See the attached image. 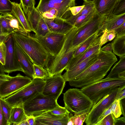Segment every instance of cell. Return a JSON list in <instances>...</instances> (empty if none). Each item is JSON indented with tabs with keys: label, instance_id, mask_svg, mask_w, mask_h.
I'll list each match as a JSON object with an SVG mask.
<instances>
[{
	"label": "cell",
	"instance_id": "obj_54",
	"mask_svg": "<svg viewBox=\"0 0 125 125\" xmlns=\"http://www.w3.org/2000/svg\"><path fill=\"white\" fill-rule=\"evenodd\" d=\"M27 116V120L29 125H35V118L33 116Z\"/></svg>",
	"mask_w": 125,
	"mask_h": 125
},
{
	"label": "cell",
	"instance_id": "obj_46",
	"mask_svg": "<svg viewBox=\"0 0 125 125\" xmlns=\"http://www.w3.org/2000/svg\"><path fill=\"white\" fill-rule=\"evenodd\" d=\"M84 6L83 4L82 5L78 6H74L71 7L70 10L72 15L75 16L77 15L83 9Z\"/></svg>",
	"mask_w": 125,
	"mask_h": 125
},
{
	"label": "cell",
	"instance_id": "obj_49",
	"mask_svg": "<svg viewBox=\"0 0 125 125\" xmlns=\"http://www.w3.org/2000/svg\"><path fill=\"white\" fill-rule=\"evenodd\" d=\"M42 17L44 19L51 20L56 18L54 15L52 14L48 11H45L41 14Z\"/></svg>",
	"mask_w": 125,
	"mask_h": 125
},
{
	"label": "cell",
	"instance_id": "obj_32",
	"mask_svg": "<svg viewBox=\"0 0 125 125\" xmlns=\"http://www.w3.org/2000/svg\"><path fill=\"white\" fill-rule=\"evenodd\" d=\"M1 108L7 121V125H11L10 118L12 107L4 99L0 98Z\"/></svg>",
	"mask_w": 125,
	"mask_h": 125
},
{
	"label": "cell",
	"instance_id": "obj_43",
	"mask_svg": "<svg viewBox=\"0 0 125 125\" xmlns=\"http://www.w3.org/2000/svg\"><path fill=\"white\" fill-rule=\"evenodd\" d=\"M6 46L4 42L0 43V62L4 65L5 64Z\"/></svg>",
	"mask_w": 125,
	"mask_h": 125
},
{
	"label": "cell",
	"instance_id": "obj_51",
	"mask_svg": "<svg viewBox=\"0 0 125 125\" xmlns=\"http://www.w3.org/2000/svg\"><path fill=\"white\" fill-rule=\"evenodd\" d=\"M114 125H125V117L116 118Z\"/></svg>",
	"mask_w": 125,
	"mask_h": 125
},
{
	"label": "cell",
	"instance_id": "obj_8",
	"mask_svg": "<svg viewBox=\"0 0 125 125\" xmlns=\"http://www.w3.org/2000/svg\"><path fill=\"white\" fill-rule=\"evenodd\" d=\"M118 88L110 94L104 96L93 105L88 114L85 121L86 125H95L100 116L106 109L111 106L116 99Z\"/></svg>",
	"mask_w": 125,
	"mask_h": 125
},
{
	"label": "cell",
	"instance_id": "obj_26",
	"mask_svg": "<svg viewBox=\"0 0 125 125\" xmlns=\"http://www.w3.org/2000/svg\"><path fill=\"white\" fill-rule=\"evenodd\" d=\"M27 117L23 106L12 107L10 118L11 125H18Z\"/></svg>",
	"mask_w": 125,
	"mask_h": 125
},
{
	"label": "cell",
	"instance_id": "obj_3",
	"mask_svg": "<svg viewBox=\"0 0 125 125\" xmlns=\"http://www.w3.org/2000/svg\"><path fill=\"white\" fill-rule=\"evenodd\" d=\"M124 85L125 79L106 77L80 90L89 97L94 105L116 88Z\"/></svg>",
	"mask_w": 125,
	"mask_h": 125
},
{
	"label": "cell",
	"instance_id": "obj_40",
	"mask_svg": "<svg viewBox=\"0 0 125 125\" xmlns=\"http://www.w3.org/2000/svg\"><path fill=\"white\" fill-rule=\"evenodd\" d=\"M88 114L74 115L72 117L73 125H82L85 121Z\"/></svg>",
	"mask_w": 125,
	"mask_h": 125
},
{
	"label": "cell",
	"instance_id": "obj_15",
	"mask_svg": "<svg viewBox=\"0 0 125 125\" xmlns=\"http://www.w3.org/2000/svg\"><path fill=\"white\" fill-rule=\"evenodd\" d=\"M77 47L71 48L56 62L48 64L44 68L47 71L50 77L62 73L73 57Z\"/></svg>",
	"mask_w": 125,
	"mask_h": 125
},
{
	"label": "cell",
	"instance_id": "obj_7",
	"mask_svg": "<svg viewBox=\"0 0 125 125\" xmlns=\"http://www.w3.org/2000/svg\"><path fill=\"white\" fill-rule=\"evenodd\" d=\"M107 16L96 12L87 22L78 29L73 39L72 48H76L86 39L100 29Z\"/></svg>",
	"mask_w": 125,
	"mask_h": 125
},
{
	"label": "cell",
	"instance_id": "obj_17",
	"mask_svg": "<svg viewBox=\"0 0 125 125\" xmlns=\"http://www.w3.org/2000/svg\"><path fill=\"white\" fill-rule=\"evenodd\" d=\"M14 46L16 57L23 70V73L33 78L34 74L33 63L27 55L14 41Z\"/></svg>",
	"mask_w": 125,
	"mask_h": 125
},
{
	"label": "cell",
	"instance_id": "obj_36",
	"mask_svg": "<svg viewBox=\"0 0 125 125\" xmlns=\"http://www.w3.org/2000/svg\"><path fill=\"white\" fill-rule=\"evenodd\" d=\"M111 113L116 118L119 117L122 114L120 100L115 99L111 107Z\"/></svg>",
	"mask_w": 125,
	"mask_h": 125
},
{
	"label": "cell",
	"instance_id": "obj_55",
	"mask_svg": "<svg viewBox=\"0 0 125 125\" xmlns=\"http://www.w3.org/2000/svg\"><path fill=\"white\" fill-rule=\"evenodd\" d=\"M10 34L0 33V43L2 42H5Z\"/></svg>",
	"mask_w": 125,
	"mask_h": 125
},
{
	"label": "cell",
	"instance_id": "obj_23",
	"mask_svg": "<svg viewBox=\"0 0 125 125\" xmlns=\"http://www.w3.org/2000/svg\"><path fill=\"white\" fill-rule=\"evenodd\" d=\"M13 7L11 14L18 21L24 29L30 32L31 29L28 23L26 15L20 3L12 2Z\"/></svg>",
	"mask_w": 125,
	"mask_h": 125
},
{
	"label": "cell",
	"instance_id": "obj_58",
	"mask_svg": "<svg viewBox=\"0 0 125 125\" xmlns=\"http://www.w3.org/2000/svg\"><path fill=\"white\" fill-rule=\"evenodd\" d=\"M95 0H83L84 2L86 3H94Z\"/></svg>",
	"mask_w": 125,
	"mask_h": 125
},
{
	"label": "cell",
	"instance_id": "obj_39",
	"mask_svg": "<svg viewBox=\"0 0 125 125\" xmlns=\"http://www.w3.org/2000/svg\"><path fill=\"white\" fill-rule=\"evenodd\" d=\"M125 13V0H120L112 14L119 15Z\"/></svg>",
	"mask_w": 125,
	"mask_h": 125
},
{
	"label": "cell",
	"instance_id": "obj_31",
	"mask_svg": "<svg viewBox=\"0 0 125 125\" xmlns=\"http://www.w3.org/2000/svg\"><path fill=\"white\" fill-rule=\"evenodd\" d=\"M34 74L33 79L39 78L44 80L50 77L47 70L42 66L33 64Z\"/></svg>",
	"mask_w": 125,
	"mask_h": 125
},
{
	"label": "cell",
	"instance_id": "obj_25",
	"mask_svg": "<svg viewBox=\"0 0 125 125\" xmlns=\"http://www.w3.org/2000/svg\"><path fill=\"white\" fill-rule=\"evenodd\" d=\"M96 12L95 10L88 14L81 15L76 18L70 16L65 20L74 27L78 28L91 19Z\"/></svg>",
	"mask_w": 125,
	"mask_h": 125
},
{
	"label": "cell",
	"instance_id": "obj_57",
	"mask_svg": "<svg viewBox=\"0 0 125 125\" xmlns=\"http://www.w3.org/2000/svg\"><path fill=\"white\" fill-rule=\"evenodd\" d=\"M18 125H29L27 122V116L26 118L20 123Z\"/></svg>",
	"mask_w": 125,
	"mask_h": 125
},
{
	"label": "cell",
	"instance_id": "obj_11",
	"mask_svg": "<svg viewBox=\"0 0 125 125\" xmlns=\"http://www.w3.org/2000/svg\"><path fill=\"white\" fill-rule=\"evenodd\" d=\"M44 80L45 83L42 93L46 96L57 101L65 84L66 81L61 73L49 77Z\"/></svg>",
	"mask_w": 125,
	"mask_h": 125
},
{
	"label": "cell",
	"instance_id": "obj_42",
	"mask_svg": "<svg viewBox=\"0 0 125 125\" xmlns=\"http://www.w3.org/2000/svg\"><path fill=\"white\" fill-rule=\"evenodd\" d=\"M20 4L24 12L29 8L34 7L35 0H20Z\"/></svg>",
	"mask_w": 125,
	"mask_h": 125
},
{
	"label": "cell",
	"instance_id": "obj_47",
	"mask_svg": "<svg viewBox=\"0 0 125 125\" xmlns=\"http://www.w3.org/2000/svg\"><path fill=\"white\" fill-rule=\"evenodd\" d=\"M109 107L106 109L101 115L99 118L97 123L95 125H97L104 118L109 114L112 113L111 109V107Z\"/></svg>",
	"mask_w": 125,
	"mask_h": 125
},
{
	"label": "cell",
	"instance_id": "obj_45",
	"mask_svg": "<svg viewBox=\"0 0 125 125\" xmlns=\"http://www.w3.org/2000/svg\"><path fill=\"white\" fill-rule=\"evenodd\" d=\"M125 98V85L118 88V91L116 99L119 100Z\"/></svg>",
	"mask_w": 125,
	"mask_h": 125
},
{
	"label": "cell",
	"instance_id": "obj_41",
	"mask_svg": "<svg viewBox=\"0 0 125 125\" xmlns=\"http://www.w3.org/2000/svg\"><path fill=\"white\" fill-rule=\"evenodd\" d=\"M116 118L111 113L106 116L97 125H114Z\"/></svg>",
	"mask_w": 125,
	"mask_h": 125
},
{
	"label": "cell",
	"instance_id": "obj_38",
	"mask_svg": "<svg viewBox=\"0 0 125 125\" xmlns=\"http://www.w3.org/2000/svg\"><path fill=\"white\" fill-rule=\"evenodd\" d=\"M50 111L52 114L59 117L65 116L69 115L70 113L65 107H62L59 105L56 108Z\"/></svg>",
	"mask_w": 125,
	"mask_h": 125
},
{
	"label": "cell",
	"instance_id": "obj_2",
	"mask_svg": "<svg viewBox=\"0 0 125 125\" xmlns=\"http://www.w3.org/2000/svg\"><path fill=\"white\" fill-rule=\"evenodd\" d=\"M15 42L23 50L33 64L45 67L52 56L35 37L14 32L11 34Z\"/></svg>",
	"mask_w": 125,
	"mask_h": 125
},
{
	"label": "cell",
	"instance_id": "obj_16",
	"mask_svg": "<svg viewBox=\"0 0 125 125\" xmlns=\"http://www.w3.org/2000/svg\"><path fill=\"white\" fill-rule=\"evenodd\" d=\"M70 117V114L64 117H59L53 115L50 111H48L35 117V125H67Z\"/></svg>",
	"mask_w": 125,
	"mask_h": 125
},
{
	"label": "cell",
	"instance_id": "obj_9",
	"mask_svg": "<svg viewBox=\"0 0 125 125\" xmlns=\"http://www.w3.org/2000/svg\"><path fill=\"white\" fill-rule=\"evenodd\" d=\"M32 80L30 77L20 73L11 77L0 85V98H4L10 96L29 83Z\"/></svg>",
	"mask_w": 125,
	"mask_h": 125
},
{
	"label": "cell",
	"instance_id": "obj_35",
	"mask_svg": "<svg viewBox=\"0 0 125 125\" xmlns=\"http://www.w3.org/2000/svg\"><path fill=\"white\" fill-rule=\"evenodd\" d=\"M83 4L84 5V6L80 12L76 15H72L71 17L76 18L81 15L88 14L96 10L94 3H89L84 2Z\"/></svg>",
	"mask_w": 125,
	"mask_h": 125
},
{
	"label": "cell",
	"instance_id": "obj_30",
	"mask_svg": "<svg viewBox=\"0 0 125 125\" xmlns=\"http://www.w3.org/2000/svg\"><path fill=\"white\" fill-rule=\"evenodd\" d=\"M47 25L42 17L38 24L35 32V37L40 39L45 36L51 32Z\"/></svg>",
	"mask_w": 125,
	"mask_h": 125
},
{
	"label": "cell",
	"instance_id": "obj_22",
	"mask_svg": "<svg viewBox=\"0 0 125 125\" xmlns=\"http://www.w3.org/2000/svg\"><path fill=\"white\" fill-rule=\"evenodd\" d=\"M99 43H96L90 47L79 57H72L65 69L66 71L88 58L96 52L99 51L101 47Z\"/></svg>",
	"mask_w": 125,
	"mask_h": 125
},
{
	"label": "cell",
	"instance_id": "obj_10",
	"mask_svg": "<svg viewBox=\"0 0 125 125\" xmlns=\"http://www.w3.org/2000/svg\"><path fill=\"white\" fill-rule=\"evenodd\" d=\"M66 35L51 32L37 40L52 57H55L62 47Z\"/></svg>",
	"mask_w": 125,
	"mask_h": 125
},
{
	"label": "cell",
	"instance_id": "obj_56",
	"mask_svg": "<svg viewBox=\"0 0 125 125\" xmlns=\"http://www.w3.org/2000/svg\"><path fill=\"white\" fill-rule=\"evenodd\" d=\"M6 74L4 71L3 65L0 62V75Z\"/></svg>",
	"mask_w": 125,
	"mask_h": 125
},
{
	"label": "cell",
	"instance_id": "obj_20",
	"mask_svg": "<svg viewBox=\"0 0 125 125\" xmlns=\"http://www.w3.org/2000/svg\"><path fill=\"white\" fill-rule=\"evenodd\" d=\"M103 32L100 29L82 43L75 49L73 57L79 56L94 44L100 43V38Z\"/></svg>",
	"mask_w": 125,
	"mask_h": 125
},
{
	"label": "cell",
	"instance_id": "obj_6",
	"mask_svg": "<svg viewBox=\"0 0 125 125\" xmlns=\"http://www.w3.org/2000/svg\"><path fill=\"white\" fill-rule=\"evenodd\" d=\"M58 105L57 101L40 93L24 103L23 107L26 116L35 117L53 109Z\"/></svg>",
	"mask_w": 125,
	"mask_h": 125
},
{
	"label": "cell",
	"instance_id": "obj_4",
	"mask_svg": "<svg viewBox=\"0 0 125 125\" xmlns=\"http://www.w3.org/2000/svg\"><path fill=\"white\" fill-rule=\"evenodd\" d=\"M65 107L74 115L88 114L93 105L89 97L80 89H68L63 94Z\"/></svg>",
	"mask_w": 125,
	"mask_h": 125
},
{
	"label": "cell",
	"instance_id": "obj_33",
	"mask_svg": "<svg viewBox=\"0 0 125 125\" xmlns=\"http://www.w3.org/2000/svg\"><path fill=\"white\" fill-rule=\"evenodd\" d=\"M13 7L10 0H0V13L3 15L11 14Z\"/></svg>",
	"mask_w": 125,
	"mask_h": 125
},
{
	"label": "cell",
	"instance_id": "obj_24",
	"mask_svg": "<svg viewBox=\"0 0 125 125\" xmlns=\"http://www.w3.org/2000/svg\"><path fill=\"white\" fill-rule=\"evenodd\" d=\"M31 29L35 32L38 24L42 17L41 14L35 7L28 8L24 12Z\"/></svg>",
	"mask_w": 125,
	"mask_h": 125
},
{
	"label": "cell",
	"instance_id": "obj_21",
	"mask_svg": "<svg viewBox=\"0 0 125 125\" xmlns=\"http://www.w3.org/2000/svg\"><path fill=\"white\" fill-rule=\"evenodd\" d=\"M125 22V13L119 15L112 14L107 16L101 28L103 31L112 30Z\"/></svg>",
	"mask_w": 125,
	"mask_h": 125
},
{
	"label": "cell",
	"instance_id": "obj_48",
	"mask_svg": "<svg viewBox=\"0 0 125 125\" xmlns=\"http://www.w3.org/2000/svg\"><path fill=\"white\" fill-rule=\"evenodd\" d=\"M0 125H7L4 114L2 110L0 102Z\"/></svg>",
	"mask_w": 125,
	"mask_h": 125
},
{
	"label": "cell",
	"instance_id": "obj_29",
	"mask_svg": "<svg viewBox=\"0 0 125 125\" xmlns=\"http://www.w3.org/2000/svg\"><path fill=\"white\" fill-rule=\"evenodd\" d=\"M119 61L112 69L106 77L117 78L120 73L125 71V56H120Z\"/></svg>",
	"mask_w": 125,
	"mask_h": 125
},
{
	"label": "cell",
	"instance_id": "obj_14",
	"mask_svg": "<svg viewBox=\"0 0 125 125\" xmlns=\"http://www.w3.org/2000/svg\"><path fill=\"white\" fill-rule=\"evenodd\" d=\"M99 51L96 52L69 70L66 71L62 75L65 81L69 82L73 80L94 62L97 59Z\"/></svg>",
	"mask_w": 125,
	"mask_h": 125
},
{
	"label": "cell",
	"instance_id": "obj_44",
	"mask_svg": "<svg viewBox=\"0 0 125 125\" xmlns=\"http://www.w3.org/2000/svg\"><path fill=\"white\" fill-rule=\"evenodd\" d=\"M112 30L114 31L116 33V37L125 35V22Z\"/></svg>",
	"mask_w": 125,
	"mask_h": 125
},
{
	"label": "cell",
	"instance_id": "obj_53",
	"mask_svg": "<svg viewBox=\"0 0 125 125\" xmlns=\"http://www.w3.org/2000/svg\"><path fill=\"white\" fill-rule=\"evenodd\" d=\"M11 77L9 74L0 75V85L3 82L9 80Z\"/></svg>",
	"mask_w": 125,
	"mask_h": 125
},
{
	"label": "cell",
	"instance_id": "obj_1",
	"mask_svg": "<svg viewBox=\"0 0 125 125\" xmlns=\"http://www.w3.org/2000/svg\"><path fill=\"white\" fill-rule=\"evenodd\" d=\"M117 60L112 52L100 50L97 60L74 79L69 82L71 86L81 88L103 79Z\"/></svg>",
	"mask_w": 125,
	"mask_h": 125
},
{
	"label": "cell",
	"instance_id": "obj_13",
	"mask_svg": "<svg viewBox=\"0 0 125 125\" xmlns=\"http://www.w3.org/2000/svg\"><path fill=\"white\" fill-rule=\"evenodd\" d=\"M76 0H40L36 8L41 14L52 8L71 13L69 9L75 6Z\"/></svg>",
	"mask_w": 125,
	"mask_h": 125
},
{
	"label": "cell",
	"instance_id": "obj_52",
	"mask_svg": "<svg viewBox=\"0 0 125 125\" xmlns=\"http://www.w3.org/2000/svg\"><path fill=\"white\" fill-rule=\"evenodd\" d=\"M125 98L120 100V104L122 112V114L123 116L125 117Z\"/></svg>",
	"mask_w": 125,
	"mask_h": 125
},
{
	"label": "cell",
	"instance_id": "obj_28",
	"mask_svg": "<svg viewBox=\"0 0 125 125\" xmlns=\"http://www.w3.org/2000/svg\"><path fill=\"white\" fill-rule=\"evenodd\" d=\"M5 15L13 32H17L26 35H30V32L24 29L18 20L12 14Z\"/></svg>",
	"mask_w": 125,
	"mask_h": 125
},
{
	"label": "cell",
	"instance_id": "obj_19",
	"mask_svg": "<svg viewBox=\"0 0 125 125\" xmlns=\"http://www.w3.org/2000/svg\"><path fill=\"white\" fill-rule=\"evenodd\" d=\"M120 0H95L96 12L101 15L107 16L112 14Z\"/></svg>",
	"mask_w": 125,
	"mask_h": 125
},
{
	"label": "cell",
	"instance_id": "obj_12",
	"mask_svg": "<svg viewBox=\"0 0 125 125\" xmlns=\"http://www.w3.org/2000/svg\"><path fill=\"white\" fill-rule=\"evenodd\" d=\"M5 43L6 46V52L5 64L3 65L5 73L9 74L17 71L23 72V70L16 57L14 41L11 34L9 35Z\"/></svg>",
	"mask_w": 125,
	"mask_h": 125
},
{
	"label": "cell",
	"instance_id": "obj_50",
	"mask_svg": "<svg viewBox=\"0 0 125 125\" xmlns=\"http://www.w3.org/2000/svg\"><path fill=\"white\" fill-rule=\"evenodd\" d=\"M100 50L105 52H112L113 50L112 42L109 43L103 47L101 48Z\"/></svg>",
	"mask_w": 125,
	"mask_h": 125
},
{
	"label": "cell",
	"instance_id": "obj_34",
	"mask_svg": "<svg viewBox=\"0 0 125 125\" xmlns=\"http://www.w3.org/2000/svg\"><path fill=\"white\" fill-rule=\"evenodd\" d=\"M103 31L100 39V44L101 46L107 42L113 40L116 36V33L113 30H105Z\"/></svg>",
	"mask_w": 125,
	"mask_h": 125
},
{
	"label": "cell",
	"instance_id": "obj_37",
	"mask_svg": "<svg viewBox=\"0 0 125 125\" xmlns=\"http://www.w3.org/2000/svg\"><path fill=\"white\" fill-rule=\"evenodd\" d=\"M0 22L2 32L3 34H10L13 33L5 15L1 14Z\"/></svg>",
	"mask_w": 125,
	"mask_h": 125
},
{
	"label": "cell",
	"instance_id": "obj_59",
	"mask_svg": "<svg viewBox=\"0 0 125 125\" xmlns=\"http://www.w3.org/2000/svg\"><path fill=\"white\" fill-rule=\"evenodd\" d=\"M1 16V14L0 15V33L3 34L2 32L1 28L0 22V17Z\"/></svg>",
	"mask_w": 125,
	"mask_h": 125
},
{
	"label": "cell",
	"instance_id": "obj_5",
	"mask_svg": "<svg viewBox=\"0 0 125 125\" xmlns=\"http://www.w3.org/2000/svg\"><path fill=\"white\" fill-rule=\"evenodd\" d=\"M45 83V81L44 79H33L29 83L4 99L12 107L23 106L24 103L42 93Z\"/></svg>",
	"mask_w": 125,
	"mask_h": 125
},
{
	"label": "cell",
	"instance_id": "obj_18",
	"mask_svg": "<svg viewBox=\"0 0 125 125\" xmlns=\"http://www.w3.org/2000/svg\"><path fill=\"white\" fill-rule=\"evenodd\" d=\"M43 19L51 32L66 35L74 27L65 20L60 18H56L51 20Z\"/></svg>",
	"mask_w": 125,
	"mask_h": 125
},
{
	"label": "cell",
	"instance_id": "obj_27",
	"mask_svg": "<svg viewBox=\"0 0 125 125\" xmlns=\"http://www.w3.org/2000/svg\"><path fill=\"white\" fill-rule=\"evenodd\" d=\"M112 43L114 53L119 57L125 56V35L116 37Z\"/></svg>",
	"mask_w": 125,
	"mask_h": 125
}]
</instances>
